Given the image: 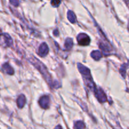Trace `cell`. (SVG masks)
<instances>
[{"mask_svg":"<svg viewBox=\"0 0 129 129\" xmlns=\"http://www.w3.org/2000/svg\"><path fill=\"white\" fill-rule=\"evenodd\" d=\"M55 129H62V128L60 125H57L56 127H55Z\"/></svg>","mask_w":129,"mask_h":129,"instance_id":"9a60e30c","label":"cell"},{"mask_svg":"<svg viewBox=\"0 0 129 129\" xmlns=\"http://www.w3.org/2000/svg\"><path fill=\"white\" fill-rule=\"evenodd\" d=\"M78 69H79V72L81 73L83 76L84 77V79H85L86 84V85L89 87V88H90L91 90H94V91H95V85L94 84L93 80H92L91 76L90 74V71H89V69L81 64H78Z\"/></svg>","mask_w":129,"mask_h":129,"instance_id":"6da1fadb","label":"cell"},{"mask_svg":"<svg viewBox=\"0 0 129 129\" xmlns=\"http://www.w3.org/2000/svg\"><path fill=\"white\" fill-rule=\"evenodd\" d=\"M68 19H69V21H70L72 23H74L76 22V16H75V15H74V13L72 11H68Z\"/></svg>","mask_w":129,"mask_h":129,"instance_id":"30bf717a","label":"cell"},{"mask_svg":"<svg viewBox=\"0 0 129 129\" xmlns=\"http://www.w3.org/2000/svg\"><path fill=\"white\" fill-rule=\"evenodd\" d=\"M25 102H26V99H25V96L21 94V95H20V96L18 97V98L17 100L18 107L20 108H23V106L25 105Z\"/></svg>","mask_w":129,"mask_h":129,"instance_id":"52a82bcc","label":"cell"},{"mask_svg":"<svg viewBox=\"0 0 129 129\" xmlns=\"http://www.w3.org/2000/svg\"><path fill=\"white\" fill-rule=\"evenodd\" d=\"M73 45V42L71 39H67L65 42V47L66 49L69 50L72 48Z\"/></svg>","mask_w":129,"mask_h":129,"instance_id":"7c38bea8","label":"cell"},{"mask_svg":"<svg viewBox=\"0 0 129 129\" xmlns=\"http://www.w3.org/2000/svg\"><path fill=\"white\" fill-rule=\"evenodd\" d=\"M49 53V48L45 43H43L40 45L39 49V54L41 57H44Z\"/></svg>","mask_w":129,"mask_h":129,"instance_id":"5b68a950","label":"cell"},{"mask_svg":"<svg viewBox=\"0 0 129 129\" xmlns=\"http://www.w3.org/2000/svg\"><path fill=\"white\" fill-rule=\"evenodd\" d=\"M74 129H84L85 128V125L82 121H78L75 122L74 125Z\"/></svg>","mask_w":129,"mask_h":129,"instance_id":"8fae6325","label":"cell"},{"mask_svg":"<svg viewBox=\"0 0 129 129\" xmlns=\"http://www.w3.org/2000/svg\"><path fill=\"white\" fill-rule=\"evenodd\" d=\"M128 30H129V23H128Z\"/></svg>","mask_w":129,"mask_h":129,"instance_id":"2e32d148","label":"cell"},{"mask_svg":"<svg viewBox=\"0 0 129 129\" xmlns=\"http://www.w3.org/2000/svg\"><path fill=\"white\" fill-rule=\"evenodd\" d=\"M92 57L95 60H99L100 59H101L102 57V54L99 50H95V51H93L91 52V54Z\"/></svg>","mask_w":129,"mask_h":129,"instance_id":"9c48e42d","label":"cell"},{"mask_svg":"<svg viewBox=\"0 0 129 129\" xmlns=\"http://www.w3.org/2000/svg\"><path fill=\"white\" fill-rule=\"evenodd\" d=\"M60 3V0H52L51 1V4L53 6H55V7H57Z\"/></svg>","mask_w":129,"mask_h":129,"instance_id":"4fadbf2b","label":"cell"},{"mask_svg":"<svg viewBox=\"0 0 129 129\" xmlns=\"http://www.w3.org/2000/svg\"><path fill=\"white\" fill-rule=\"evenodd\" d=\"M49 102H50V100H49V97L47 96H44L40 98V100H39V104L42 108L47 109L49 108Z\"/></svg>","mask_w":129,"mask_h":129,"instance_id":"277c9868","label":"cell"},{"mask_svg":"<svg viewBox=\"0 0 129 129\" xmlns=\"http://www.w3.org/2000/svg\"><path fill=\"white\" fill-rule=\"evenodd\" d=\"M13 40L10 36L8 34H1L0 35V45L4 47L11 46Z\"/></svg>","mask_w":129,"mask_h":129,"instance_id":"7a4b0ae2","label":"cell"},{"mask_svg":"<svg viewBox=\"0 0 129 129\" xmlns=\"http://www.w3.org/2000/svg\"><path fill=\"white\" fill-rule=\"evenodd\" d=\"M3 69L7 74H10V75H12L14 73V71L13 68L7 63H6V64H5L3 66Z\"/></svg>","mask_w":129,"mask_h":129,"instance_id":"ba28073f","label":"cell"},{"mask_svg":"<svg viewBox=\"0 0 129 129\" xmlns=\"http://www.w3.org/2000/svg\"><path fill=\"white\" fill-rule=\"evenodd\" d=\"M96 93V97L98 98V100L101 102V103H103V102L107 101V96H106L104 92L101 89L95 91Z\"/></svg>","mask_w":129,"mask_h":129,"instance_id":"8992f818","label":"cell"},{"mask_svg":"<svg viewBox=\"0 0 129 129\" xmlns=\"http://www.w3.org/2000/svg\"><path fill=\"white\" fill-rule=\"evenodd\" d=\"M10 3L15 6H18L19 5V0H10Z\"/></svg>","mask_w":129,"mask_h":129,"instance_id":"5bb4252c","label":"cell"},{"mask_svg":"<svg viewBox=\"0 0 129 129\" xmlns=\"http://www.w3.org/2000/svg\"><path fill=\"white\" fill-rule=\"evenodd\" d=\"M77 39L78 44L81 45H88L90 43V39L85 34H79Z\"/></svg>","mask_w":129,"mask_h":129,"instance_id":"3957f363","label":"cell"}]
</instances>
